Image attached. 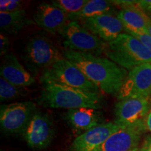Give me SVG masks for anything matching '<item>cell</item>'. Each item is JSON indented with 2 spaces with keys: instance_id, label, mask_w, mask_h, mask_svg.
Instances as JSON below:
<instances>
[{
  "instance_id": "obj_26",
  "label": "cell",
  "mask_w": 151,
  "mask_h": 151,
  "mask_svg": "<svg viewBox=\"0 0 151 151\" xmlns=\"http://www.w3.org/2000/svg\"><path fill=\"white\" fill-rule=\"evenodd\" d=\"M146 127L149 132H151V107L146 118Z\"/></svg>"
},
{
  "instance_id": "obj_4",
  "label": "cell",
  "mask_w": 151,
  "mask_h": 151,
  "mask_svg": "<svg viewBox=\"0 0 151 151\" xmlns=\"http://www.w3.org/2000/svg\"><path fill=\"white\" fill-rule=\"evenodd\" d=\"M41 83H55L86 92L99 93L100 90L74 64L62 58L40 76Z\"/></svg>"
},
{
  "instance_id": "obj_25",
  "label": "cell",
  "mask_w": 151,
  "mask_h": 151,
  "mask_svg": "<svg viewBox=\"0 0 151 151\" xmlns=\"http://www.w3.org/2000/svg\"><path fill=\"white\" fill-rule=\"evenodd\" d=\"M139 6L143 12L148 16H151V1L150 0H141L139 1ZM150 17V16H149Z\"/></svg>"
},
{
  "instance_id": "obj_12",
  "label": "cell",
  "mask_w": 151,
  "mask_h": 151,
  "mask_svg": "<svg viewBox=\"0 0 151 151\" xmlns=\"http://www.w3.org/2000/svg\"><path fill=\"white\" fill-rule=\"evenodd\" d=\"M83 27L106 43L116 39L125 31L123 24L114 14H104L82 20Z\"/></svg>"
},
{
  "instance_id": "obj_30",
  "label": "cell",
  "mask_w": 151,
  "mask_h": 151,
  "mask_svg": "<svg viewBox=\"0 0 151 151\" xmlns=\"http://www.w3.org/2000/svg\"><path fill=\"white\" fill-rule=\"evenodd\" d=\"M150 18H151V16H150Z\"/></svg>"
},
{
  "instance_id": "obj_20",
  "label": "cell",
  "mask_w": 151,
  "mask_h": 151,
  "mask_svg": "<svg viewBox=\"0 0 151 151\" xmlns=\"http://www.w3.org/2000/svg\"><path fill=\"white\" fill-rule=\"evenodd\" d=\"M25 95H27V91L24 88L11 83L2 77L0 78V99L1 101L15 99Z\"/></svg>"
},
{
  "instance_id": "obj_21",
  "label": "cell",
  "mask_w": 151,
  "mask_h": 151,
  "mask_svg": "<svg viewBox=\"0 0 151 151\" xmlns=\"http://www.w3.org/2000/svg\"><path fill=\"white\" fill-rule=\"evenodd\" d=\"M88 0H54L51 4L69 16L73 15L83 8Z\"/></svg>"
},
{
  "instance_id": "obj_1",
  "label": "cell",
  "mask_w": 151,
  "mask_h": 151,
  "mask_svg": "<svg viewBox=\"0 0 151 151\" xmlns=\"http://www.w3.org/2000/svg\"><path fill=\"white\" fill-rule=\"evenodd\" d=\"M64 58L76 65L101 91L109 94L119 93L128 73L109 59L66 49Z\"/></svg>"
},
{
  "instance_id": "obj_16",
  "label": "cell",
  "mask_w": 151,
  "mask_h": 151,
  "mask_svg": "<svg viewBox=\"0 0 151 151\" xmlns=\"http://www.w3.org/2000/svg\"><path fill=\"white\" fill-rule=\"evenodd\" d=\"M1 77L17 86L27 87L35 83V78L24 69L14 54L8 53L4 58L0 68Z\"/></svg>"
},
{
  "instance_id": "obj_23",
  "label": "cell",
  "mask_w": 151,
  "mask_h": 151,
  "mask_svg": "<svg viewBox=\"0 0 151 151\" xmlns=\"http://www.w3.org/2000/svg\"><path fill=\"white\" fill-rule=\"evenodd\" d=\"M9 48H10V41H9V38L1 34L0 35V53L1 55H7L8 53Z\"/></svg>"
},
{
  "instance_id": "obj_18",
  "label": "cell",
  "mask_w": 151,
  "mask_h": 151,
  "mask_svg": "<svg viewBox=\"0 0 151 151\" xmlns=\"http://www.w3.org/2000/svg\"><path fill=\"white\" fill-rule=\"evenodd\" d=\"M114 4L112 1L105 0H88L83 8L76 14L69 16L70 21L83 20L104 14H113L115 13Z\"/></svg>"
},
{
  "instance_id": "obj_5",
  "label": "cell",
  "mask_w": 151,
  "mask_h": 151,
  "mask_svg": "<svg viewBox=\"0 0 151 151\" xmlns=\"http://www.w3.org/2000/svg\"><path fill=\"white\" fill-rule=\"evenodd\" d=\"M64 58L53 42L43 35L30 38L24 52V61L31 71L42 73L55 62Z\"/></svg>"
},
{
  "instance_id": "obj_17",
  "label": "cell",
  "mask_w": 151,
  "mask_h": 151,
  "mask_svg": "<svg viewBox=\"0 0 151 151\" xmlns=\"http://www.w3.org/2000/svg\"><path fill=\"white\" fill-rule=\"evenodd\" d=\"M66 119L71 127L78 132H85L104 123L101 112L91 108L70 109L66 114Z\"/></svg>"
},
{
  "instance_id": "obj_19",
  "label": "cell",
  "mask_w": 151,
  "mask_h": 151,
  "mask_svg": "<svg viewBox=\"0 0 151 151\" xmlns=\"http://www.w3.org/2000/svg\"><path fill=\"white\" fill-rule=\"evenodd\" d=\"M32 23L24 9L14 12L0 13V29L4 33L15 35Z\"/></svg>"
},
{
  "instance_id": "obj_15",
  "label": "cell",
  "mask_w": 151,
  "mask_h": 151,
  "mask_svg": "<svg viewBox=\"0 0 151 151\" xmlns=\"http://www.w3.org/2000/svg\"><path fill=\"white\" fill-rule=\"evenodd\" d=\"M121 10L117 14L127 33L147 32L151 18L139 6V1H120Z\"/></svg>"
},
{
  "instance_id": "obj_11",
  "label": "cell",
  "mask_w": 151,
  "mask_h": 151,
  "mask_svg": "<svg viewBox=\"0 0 151 151\" xmlns=\"http://www.w3.org/2000/svg\"><path fill=\"white\" fill-rule=\"evenodd\" d=\"M146 122L121 127L113 133L95 151H132L137 150L141 136L146 131Z\"/></svg>"
},
{
  "instance_id": "obj_3",
  "label": "cell",
  "mask_w": 151,
  "mask_h": 151,
  "mask_svg": "<svg viewBox=\"0 0 151 151\" xmlns=\"http://www.w3.org/2000/svg\"><path fill=\"white\" fill-rule=\"evenodd\" d=\"M104 54L128 70L143 64H151V52L137 38L128 33H122L114 41L107 43Z\"/></svg>"
},
{
  "instance_id": "obj_7",
  "label": "cell",
  "mask_w": 151,
  "mask_h": 151,
  "mask_svg": "<svg viewBox=\"0 0 151 151\" xmlns=\"http://www.w3.org/2000/svg\"><path fill=\"white\" fill-rule=\"evenodd\" d=\"M36 111V104L32 101L16 102L1 106V129L7 134L23 133Z\"/></svg>"
},
{
  "instance_id": "obj_14",
  "label": "cell",
  "mask_w": 151,
  "mask_h": 151,
  "mask_svg": "<svg viewBox=\"0 0 151 151\" xmlns=\"http://www.w3.org/2000/svg\"><path fill=\"white\" fill-rule=\"evenodd\" d=\"M34 20L39 27L51 34H60L70 22L69 15L48 3H42L37 7Z\"/></svg>"
},
{
  "instance_id": "obj_6",
  "label": "cell",
  "mask_w": 151,
  "mask_h": 151,
  "mask_svg": "<svg viewBox=\"0 0 151 151\" xmlns=\"http://www.w3.org/2000/svg\"><path fill=\"white\" fill-rule=\"evenodd\" d=\"M60 35L67 49L99 56L104 53L107 43L88 31L77 21H70Z\"/></svg>"
},
{
  "instance_id": "obj_24",
  "label": "cell",
  "mask_w": 151,
  "mask_h": 151,
  "mask_svg": "<svg viewBox=\"0 0 151 151\" xmlns=\"http://www.w3.org/2000/svg\"><path fill=\"white\" fill-rule=\"evenodd\" d=\"M22 3L18 0H10V3L7 6L5 12H14V11H17L22 10Z\"/></svg>"
},
{
  "instance_id": "obj_27",
  "label": "cell",
  "mask_w": 151,
  "mask_h": 151,
  "mask_svg": "<svg viewBox=\"0 0 151 151\" xmlns=\"http://www.w3.org/2000/svg\"><path fill=\"white\" fill-rule=\"evenodd\" d=\"M141 151H151V139L147 140L145 142V145Z\"/></svg>"
},
{
  "instance_id": "obj_29",
  "label": "cell",
  "mask_w": 151,
  "mask_h": 151,
  "mask_svg": "<svg viewBox=\"0 0 151 151\" xmlns=\"http://www.w3.org/2000/svg\"><path fill=\"white\" fill-rule=\"evenodd\" d=\"M132 151H139V150H137H137H132Z\"/></svg>"
},
{
  "instance_id": "obj_8",
  "label": "cell",
  "mask_w": 151,
  "mask_h": 151,
  "mask_svg": "<svg viewBox=\"0 0 151 151\" xmlns=\"http://www.w3.org/2000/svg\"><path fill=\"white\" fill-rule=\"evenodd\" d=\"M151 104L148 98L127 97L119 100L115 106V121L120 127L146 121Z\"/></svg>"
},
{
  "instance_id": "obj_28",
  "label": "cell",
  "mask_w": 151,
  "mask_h": 151,
  "mask_svg": "<svg viewBox=\"0 0 151 151\" xmlns=\"http://www.w3.org/2000/svg\"><path fill=\"white\" fill-rule=\"evenodd\" d=\"M147 33L151 36V20L149 22L148 26H147Z\"/></svg>"
},
{
  "instance_id": "obj_2",
  "label": "cell",
  "mask_w": 151,
  "mask_h": 151,
  "mask_svg": "<svg viewBox=\"0 0 151 151\" xmlns=\"http://www.w3.org/2000/svg\"><path fill=\"white\" fill-rule=\"evenodd\" d=\"M43 85L37 103L45 108L99 109L104 105V97L100 93L86 92L59 84Z\"/></svg>"
},
{
  "instance_id": "obj_13",
  "label": "cell",
  "mask_w": 151,
  "mask_h": 151,
  "mask_svg": "<svg viewBox=\"0 0 151 151\" xmlns=\"http://www.w3.org/2000/svg\"><path fill=\"white\" fill-rule=\"evenodd\" d=\"M120 127L114 122L99 124L76 138L69 147V151H95Z\"/></svg>"
},
{
  "instance_id": "obj_9",
  "label": "cell",
  "mask_w": 151,
  "mask_h": 151,
  "mask_svg": "<svg viewBox=\"0 0 151 151\" xmlns=\"http://www.w3.org/2000/svg\"><path fill=\"white\" fill-rule=\"evenodd\" d=\"M54 125L46 114L36 111L23 132L30 148L41 150L48 147L54 137Z\"/></svg>"
},
{
  "instance_id": "obj_22",
  "label": "cell",
  "mask_w": 151,
  "mask_h": 151,
  "mask_svg": "<svg viewBox=\"0 0 151 151\" xmlns=\"http://www.w3.org/2000/svg\"><path fill=\"white\" fill-rule=\"evenodd\" d=\"M129 34V33H128ZM136 38H137L141 43L151 52V36L147 32H139V33H129Z\"/></svg>"
},
{
  "instance_id": "obj_10",
  "label": "cell",
  "mask_w": 151,
  "mask_h": 151,
  "mask_svg": "<svg viewBox=\"0 0 151 151\" xmlns=\"http://www.w3.org/2000/svg\"><path fill=\"white\" fill-rule=\"evenodd\" d=\"M151 97V64H143L128 72L118 93L119 100L127 97Z\"/></svg>"
}]
</instances>
